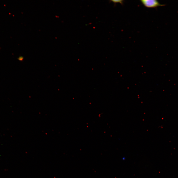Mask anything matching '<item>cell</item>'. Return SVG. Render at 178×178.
<instances>
[{"instance_id":"cell-3","label":"cell","mask_w":178,"mask_h":178,"mask_svg":"<svg viewBox=\"0 0 178 178\" xmlns=\"http://www.w3.org/2000/svg\"><path fill=\"white\" fill-rule=\"evenodd\" d=\"M23 57H20L18 58L19 60H22L23 59Z\"/></svg>"},{"instance_id":"cell-2","label":"cell","mask_w":178,"mask_h":178,"mask_svg":"<svg viewBox=\"0 0 178 178\" xmlns=\"http://www.w3.org/2000/svg\"><path fill=\"white\" fill-rule=\"evenodd\" d=\"M110 1L114 3V4H116V3H119L122 5H123V4L124 1L122 0H111Z\"/></svg>"},{"instance_id":"cell-1","label":"cell","mask_w":178,"mask_h":178,"mask_svg":"<svg viewBox=\"0 0 178 178\" xmlns=\"http://www.w3.org/2000/svg\"><path fill=\"white\" fill-rule=\"evenodd\" d=\"M140 1L145 7L148 8H155L165 5L160 4L156 0H141Z\"/></svg>"}]
</instances>
